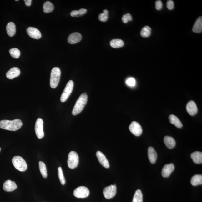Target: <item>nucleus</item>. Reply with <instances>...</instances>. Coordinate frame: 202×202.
Masks as SVG:
<instances>
[{
	"mask_svg": "<svg viewBox=\"0 0 202 202\" xmlns=\"http://www.w3.org/2000/svg\"><path fill=\"white\" fill-rule=\"evenodd\" d=\"M155 6L157 10H161L162 8V7H163V3H162V1H160V0L156 1L155 2Z\"/></svg>",
	"mask_w": 202,
	"mask_h": 202,
	"instance_id": "nucleus-37",
	"label": "nucleus"
},
{
	"mask_svg": "<svg viewBox=\"0 0 202 202\" xmlns=\"http://www.w3.org/2000/svg\"><path fill=\"white\" fill-rule=\"evenodd\" d=\"M58 176L60 180L61 184L64 185L66 184V180L65 179L62 167H59L58 168Z\"/></svg>",
	"mask_w": 202,
	"mask_h": 202,
	"instance_id": "nucleus-33",
	"label": "nucleus"
},
{
	"mask_svg": "<svg viewBox=\"0 0 202 202\" xmlns=\"http://www.w3.org/2000/svg\"><path fill=\"white\" fill-rule=\"evenodd\" d=\"M164 142L167 147L169 149H171L176 146V143L174 139L172 137L166 136L164 138Z\"/></svg>",
	"mask_w": 202,
	"mask_h": 202,
	"instance_id": "nucleus-20",
	"label": "nucleus"
},
{
	"mask_svg": "<svg viewBox=\"0 0 202 202\" xmlns=\"http://www.w3.org/2000/svg\"><path fill=\"white\" fill-rule=\"evenodd\" d=\"M17 188L16 183L11 180H7L3 184V189L5 191L12 192L16 190Z\"/></svg>",
	"mask_w": 202,
	"mask_h": 202,
	"instance_id": "nucleus-15",
	"label": "nucleus"
},
{
	"mask_svg": "<svg viewBox=\"0 0 202 202\" xmlns=\"http://www.w3.org/2000/svg\"><path fill=\"white\" fill-rule=\"evenodd\" d=\"M79 162V158L78 154L75 151H71L68 156V167L74 169L78 166Z\"/></svg>",
	"mask_w": 202,
	"mask_h": 202,
	"instance_id": "nucleus-5",
	"label": "nucleus"
},
{
	"mask_svg": "<svg viewBox=\"0 0 202 202\" xmlns=\"http://www.w3.org/2000/svg\"><path fill=\"white\" fill-rule=\"evenodd\" d=\"M122 20L124 23H127L129 21L132 20V16L129 13L124 15L122 18Z\"/></svg>",
	"mask_w": 202,
	"mask_h": 202,
	"instance_id": "nucleus-34",
	"label": "nucleus"
},
{
	"mask_svg": "<svg viewBox=\"0 0 202 202\" xmlns=\"http://www.w3.org/2000/svg\"><path fill=\"white\" fill-rule=\"evenodd\" d=\"M151 33V28L148 26H145L143 28L140 32V35L144 38L149 37Z\"/></svg>",
	"mask_w": 202,
	"mask_h": 202,
	"instance_id": "nucleus-29",
	"label": "nucleus"
},
{
	"mask_svg": "<svg viewBox=\"0 0 202 202\" xmlns=\"http://www.w3.org/2000/svg\"><path fill=\"white\" fill-rule=\"evenodd\" d=\"M169 120L171 124L174 125L178 128H181L183 127L181 122L176 116L173 115H171L169 116Z\"/></svg>",
	"mask_w": 202,
	"mask_h": 202,
	"instance_id": "nucleus-23",
	"label": "nucleus"
},
{
	"mask_svg": "<svg viewBox=\"0 0 202 202\" xmlns=\"http://www.w3.org/2000/svg\"><path fill=\"white\" fill-rule=\"evenodd\" d=\"M43 120L41 118H38L36 121L35 125V131L36 135L38 138L41 139L43 138L44 133L43 131Z\"/></svg>",
	"mask_w": 202,
	"mask_h": 202,
	"instance_id": "nucleus-9",
	"label": "nucleus"
},
{
	"mask_svg": "<svg viewBox=\"0 0 202 202\" xmlns=\"http://www.w3.org/2000/svg\"><path fill=\"white\" fill-rule=\"evenodd\" d=\"M61 76V71L58 67L53 68L51 70L50 80V86L52 88H55L59 83Z\"/></svg>",
	"mask_w": 202,
	"mask_h": 202,
	"instance_id": "nucleus-3",
	"label": "nucleus"
},
{
	"mask_svg": "<svg viewBox=\"0 0 202 202\" xmlns=\"http://www.w3.org/2000/svg\"><path fill=\"white\" fill-rule=\"evenodd\" d=\"M167 7L169 10H172L174 7V3L172 0H169L167 1Z\"/></svg>",
	"mask_w": 202,
	"mask_h": 202,
	"instance_id": "nucleus-36",
	"label": "nucleus"
},
{
	"mask_svg": "<svg viewBox=\"0 0 202 202\" xmlns=\"http://www.w3.org/2000/svg\"><path fill=\"white\" fill-rule=\"evenodd\" d=\"M82 35L78 32H74L69 36L68 38V43L72 44H75L80 41L82 39Z\"/></svg>",
	"mask_w": 202,
	"mask_h": 202,
	"instance_id": "nucleus-16",
	"label": "nucleus"
},
{
	"mask_svg": "<svg viewBox=\"0 0 202 202\" xmlns=\"http://www.w3.org/2000/svg\"><path fill=\"white\" fill-rule=\"evenodd\" d=\"M7 33L9 37H13L16 33V26L14 23L9 22L6 27Z\"/></svg>",
	"mask_w": 202,
	"mask_h": 202,
	"instance_id": "nucleus-19",
	"label": "nucleus"
},
{
	"mask_svg": "<svg viewBox=\"0 0 202 202\" xmlns=\"http://www.w3.org/2000/svg\"><path fill=\"white\" fill-rule=\"evenodd\" d=\"M148 157L149 159L152 164L155 163L157 158V154L154 148L150 147L148 149Z\"/></svg>",
	"mask_w": 202,
	"mask_h": 202,
	"instance_id": "nucleus-18",
	"label": "nucleus"
},
{
	"mask_svg": "<svg viewBox=\"0 0 202 202\" xmlns=\"http://www.w3.org/2000/svg\"><path fill=\"white\" fill-rule=\"evenodd\" d=\"M129 129L131 132L135 136H140L143 132L141 126L136 121L132 122L129 125Z\"/></svg>",
	"mask_w": 202,
	"mask_h": 202,
	"instance_id": "nucleus-10",
	"label": "nucleus"
},
{
	"mask_svg": "<svg viewBox=\"0 0 202 202\" xmlns=\"http://www.w3.org/2000/svg\"><path fill=\"white\" fill-rule=\"evenodd\" d=\"M192 31L196 33H201L202 31V18L199 17L194 24Z\"/></svg>",
	"mask_w": 202,
	"mask_h": 202,
	"instance_id": "nucleus-21",
	"label": "nucleus"
},
{
	"mask_svg": "<svg viewBox=\"0 0 202 202\" xmlns=\"http://www.w3.org/2000/svg\"><path fill=\"white\" fill-rule=\"evenodd\" d=\"M27 32L30 37L34 39H39L42 37L41 32L37 28H35L31 27L28 28L27 29Z\"/></svg>",
	"mask_w": 202,
	"mask_h": 202,
	"instance_id": "nucleus-11",
	"label": "nucleus"
},
{
	"mask_svg": "<svg viewBox=\"0 0 202 202\" xmlns=\"http://www.w3.org/2000/svg\"><path fill=\"white\" fill-rule=\"evenodd\" d=\"M89 191L85 186H79L73 192V195L78 198H85L89 195Z\"/></svg>",
	"mask_w": 202,
	"mask_h": 202,
	"instance_id": "nucleus-7",
	"label": "nucleus"
},
{
	"mask_svg": "<svg viewBox=\"0 0 202 202\" xmlns=\"http://www.w3.org/2000/svg\"><path fill=\"white\" fill-rule=\"evenodd\" d=\"M1 149L0 148V151H1Z\"/></svg>",
	"mask_w": 202,
	"mask_h": 202,
	"instance_id": "nucleus-39",
	"label": "nucleus"
},
{
	"mask_svg": "<svg viewBox=\"0 0 202 202\" xmlns=\"http://www.w3.org/2000/svg\"><path fill=\"white\" fill-rule=\"evenodd\" d=\"M39 164L40 171L42 176L44 178H47V169L45 164L42 161H39Z\"/></svg>",
	"mask_w": 202,
	"mask_h": 202,
	"instance_id": "nucleus-30",
	"label": "nucleus"
},
{
	"mask_svg": "<svg viewBox=\"0 0 202 202\" xmlns=\"http://www.w3.org/2000/svg\"><path fill=\"white\" fill-rule=\"evenodd\" d=\"M23 125L22 121L16 119L13 121L3 120L0 121V128L11 131H16L20 129Z\"/></svg>",
	"mask_w": 202,
	"mask_h": 202,
	"instance_id": "nucleus-1",
	"label": "nucleus"
},
{
	"mask_svg": "<svg viewBox=\"0 0 202 202\" xmlns=\"http://www.w3.org/2000/svg\"><path fill=\"white\" fill-rule=\"evenodd\" d=\"M13 165L17 169L20 171H24L27 169V164L25 161L21 157L15 156L12 159Z\"/></svg>",
	"mask_w": 202,
	"mask_h": 202,
	"instance_id": "nucleus-4",
	"label": "nucleus"
},
{
	"mask_svg": "<svg viewBox=\"0 0 202 202\" xmlns=\"http://www.w3.org/2000/svg\"><path fill=\"white\" fill-rule=\"evenodd\" d=\"M9 52L11 56L13 58L16 59L19 58L20 55V51L18 48H13L9 50Z\"/></svg>",
	"mask_w": 202,
	"mask_h": 202,
	"instance_id": "nucleus-31",
	"label": "nucleus"
},
{
	"mask_svg": "<svg viewBox=\"0 0 202 202\" xmlns=\"http://www.w3.org/2000/svg\"><path fill=\"white\" fill-rule=\"evenodd\" d=\"M191 184L192 185L197 186L202 184V175L196 174L192 177L191 179Z\"/></svg>",
	"mask_w": 202,
	"mask_h": 202,
	"instance_id": "nucleus-24",
	"label": "nucleus"
},
{
	"mask_svg": "<svg viewBox=\"0 0 202 202\" xmlns=\"http://www.w3.org/2000/svg\"><path fill=\"white\" fill-rule=\"evenodd\" d=\"M88 100V96L86 93L82 94L76 102L72 111L73 115H76L83 111L86 105Z\"/></svg>",
	"mask_w": 202,
	"mask_h": 202,
	"instance_id": "nucleus-2",
	"label": "nucleus"
},
{
	"mask_svg": "<svg viewBox=\"0 0 202 202\" xmlns=\"http://www.w3.org/2000/svg\"><path fill=\"white\" fill-rule=\"evenodd\" d=\"M174 165L173 164H167L165 165L162 171V175L164 178H167L170 176L174 170Z\"/></svg>",
	"mask_w": 202,
	"mask_h": 202,
	"instance_id": "nucleus-13",
	"label": "nucleus"
},
{
	"mask_svg": "<svg viewBox=\"0 0 202 202\" xmlns=\"http://www.w3.org/2000/svg\"><path fill=\"white\" fill-rule=\"evenodd\" d=\"M25 3L27 6L30 7L31 5L32 1L31 0H24Z\"/></svg>",
	"mask_w": 202,
	"mask_h": 202,
	"instance_id": "nucleus-38",
	"label": "nucleus"
},
{
	"mask_svg": "<svg viewBox=\"0 0 202 202\" xmlns=\"http://www.w3.org/2000/svg\"><path fill=\"white\" fill-rule=\"evenodd\" d=\"M87 12L86 9L82 8L78 10H73L70 13L72 17H79L83 16Z\"/></svg>",
	"mask_w": 202,
	"mask_h": 202,
	"instance_id": "nucleus-27",
	"label": "nucleus"
},
{
	"mask_svg": "<svg viewBox=\"0 0 202 202\" xmlns=\"http://www.w3.org/2000/svg\"><path fill=\"white\" fill-rule=\"evenodd\" d=\"M191 159L196 164H200L202 163V153L201 152L196 151L193 152L190 155Z\"/></svg>",
	"mask_w": 202,
	"mask_h": 202,
	"instance_id": "nucleus-22",
	"label": "nucleus"
},
{
	"mask_svg": "<svg viewBox=\"0 0 202 202\" xmlns=\"http://www.w3.org/2000/svg\"><path fill=\"white\" fill-rule=\"evenodd\" d=\"M110 45L113 48H117L123 47L124 43L120 39H114L110 42Z\"/></svg>",
	"mask_w": 202,
	"mask_h": 202,
	"instance_id": "nucleus-25",
	"label": "nucleus"
},
{
	"mask_svg": "<svg viewBox=\"0 0 202 202\" xmlns=\"http://www.w3.org/2000/svg\"><path fill=\"white\" fill-rule=\"evenodd\" d=\"M117 193V187L114 185H111L104 189L103 194L105 198L109 199L113 198Z\"/></svg>",
	"mask_w": 202,
	"mask_h": 202,
	"instance_id": "nucleus-8",
	"label": "nucleus"
},
{
	"mask_svg": "<svg viewBox=\"0 0 202 202\" xmlns=\"http://www.w3.org/2000/svg\"><path fill=\"white\" fill-rule=\"evenodd\" d=\"M96 155L101 164L106 168H109L110 167L109 164L104 154L102 152L98 151L96 152Z\"/></svg>",
	"mask_w": 202,
	"mask_h": 202,
	"instance_id": "nucleus-14",
	"label": "nucleus"
},
{
	"mask_svg": "<svg viewBox=\"0 0 202 202\" xmlns=\"http://www.w3.org/2000/svg\"><path fill=\"white\" fill-rule=\"evenodd\" d=\"M54 9V5L50 2L47 1L43 4V10L45 13H48L52 12Z\"/></svg>",
	"mask_w": 202,
	"mask_h": 202,
	"instance_id": "nucleus-26",
	"label": "nucleus"
},
{
	"mask_svg": "<svg viewBox=\"0 0 202 202\" xmlns=\"http://www.w3.org/2000/svg\"><path fill=\"white\" fill-rule=\"evenodd\" d=\"M108 11L105 9L103 11V13H101L99 15L98 19L102 22H106L108 19Z\"/></svg>",
	"mask_w": 202,
	"mask_h": 202,
	"instance_id": "nucleus-32",
	"label": "nucleus"
},
{
	"mask_svg": "<svg viewBox=\"0 0 202 202\" xmlns=\"http://www.w3.org/2000/svg\"><path fill=\"white\" fill-rule=\"evenodd\" d=\"M187 111L190 115L194 116L197 114L198 108L195 102L193 100L189 101L187 104L186 106Z\"/></svg>",
	"mask_w": 202,
	"mask_h": 202,
	"instance_id": "nucleus-12",
	"label": "nucleus"
},
{
	"mask_svg": "<svg viewBox=\"0 0 202 202\" xmlns=\"http://www.w3.org/2000/svg\"><path fill=\"white\" fill-rule=\"evenodd\" d=\"M74 87L73 82L72 80L68 81L62 93L60 98L61 102H65L69 98L73 91Z\"/></svg>",
	"mask_w": 202,
	"mask_h": 202,
	"instance_id": "nucleus-6",
	"label": "nucleus"
},
{
	"mask_svg": "<svg viewBox=\"0 0 202 202\" xmlns=\"http://www.w3.org/2000/svg\"><path fill=\"white\" fill-rule=\"evenodd\" d=\"M127 84L130 87H134L136 85V82L133 78H129L126 81Z\"/></svg>",
	"mask_w": 202,
	"mask_h": 202,
	"instance_id": "nucleus-35",
	"label": "nucleus"
},
{
	"mask_svg": "<svg viewBox=\"0 0 202 202\" xmlns=\"http://www.w3.org/2000/svg\"><path fill=\"white\" fill-rule=\"evenodd\" d=\"M20 74L19 68L17 67L13 68L8 71L6 74L7 78L12 79L18 77Z\"/></svg>",
	"mask_w": 202,
	"mask_h": 202,
	"instance_id": "nucleus-17",
	"label": "nucleus"
},
{
	"mask_svg": "<svg viewBox=\"0 0 202 202\" xmlns=\"http://www.w3.org/2000/svg\"><path fill=\"white\" fill-rule=\"evenodd\" d=\"M143 194L140 189L137 190L135 192L132 202H143Z\"/></svg>",
	"mask_w": 202,
	"mask_h": 202,
	"instance_id": "nucleus-28",
	"label": "nucleus"
}]
</instances>
